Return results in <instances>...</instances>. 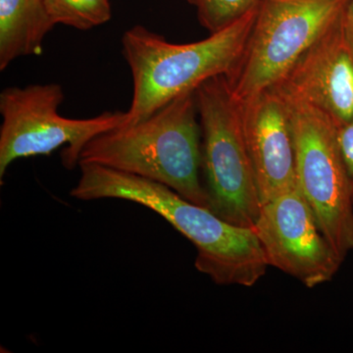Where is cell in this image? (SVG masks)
Returning <instances> with one entry per match:
<instances>
[{"label":"cell","instance_id":"cell-1","mask_svg":"<svg viewBox=\"0 0 353 353\" xmlns=\"http://www.w3.org/2000/svg\"><path fill=\"white\" fill-rule=\"evenodd\" d=\"M79 166L71 196L123 199L154 211L194 245L196 268L215 284L252 287L266 274L268 261L252 228L231 224L163 183L99 164Z\"/></svg>","mask_w":353,"mask_h":353},{"label":"cell","instance_id":"cell-2","mask_svg":"<svg viewBox=\"0 0 353 353\" xmlns=\"http://www.w3.org/2000/svg\"><path fill=\"white\" fill-rule=\"evenodd\" d=\"M81 163L99 164L163 183L208 208L196 90L181 94L136 124L95 137L83 148Z\"/></svg>","mask_w":353,"mask_h":353},{"label":"cell","instance_id":"cell-3","mask_svg":"<svg viewBox=\"0 0 353 353\" xmlns=\"http://www.w3.org/2000/svg\"><path fill=\"white\" fill-rule=\"evenodd\" d=\"M259 7L194 43H172L141 25L125 32L122 52L134 83L126 125L146 119L209 79L231 75L245 52Z\"/></svg>","mask_w":353,"mask_h":353},{"label":"cell","instance_id":"cell-4","mask_svg":"<svg viewBox=\"0 0 353 353\" xmlns=\"http://www.w3.org/2000/svg\"><path fill=\"white\" fill-rule=\"evenodd\" d=\"M196 97L208 208L231 224L252 228L262 204L243 136L240 102L234 99L226 75L201 83Z\"/></svg>","mask_w":353,"mask_h":353},{"label":"cell","instance_id":"cell-5","mask_svg":"<svg viewBox=\"0 0 353 353\" xmlns=\"http://www.w3.org/2000/svg\"><path fill=\"white\" fill-rule=\"evenodd\" d=\"M350 0H262L243 57L226 76L234 99L276 87L339 20Z\"/></svg>","mask_w":353,"mask_h":353},{"label":"cell","instance_id":"cell-6","mask_svg":"<svg viewBox=\"0 0 353 353\" xmlns=\"http://www.w3.org/2000/svg\"><path fill=\"white\" fill-rule=\"evenodd\" d=\"M64 101L59 83L10 87L0 94V180L7 169L21 158L50 155L61 146L67 169L79 165L83 148L103 132L127 123V112L106 111L88 119L60 115Z\"/></svg>","mask_w":353,"mask_h":353},{"label":"cell","instance_id":"cell-7","mask_svg":"<svg viewBox=\"0 0 353 353\" xmlns=\"http://www.w3.org/2000/svg\"><path fill=\"white\" fill-rule=\"evenodd\" d=\"M284 97L292 112L297 187L322 233L345 259L353 250V199L336 127L307 104Z\"/></svg>","mask_w":353,"mask_h":353},{"label":"cell","instance_id":"cell-8","mask_svg":"<svg viewBox=\"0 0 353 353\" xmlns=\"http://www.w3.org/2000/svg\"><path fill=\"white\" fill-rule=\"evenodd\" d=\"M252 230L269 266L296 278L305 287L329 282L343 263L299 187L262 204Z\"/></svg>","mask_w":353,"mask_h":353},{"label":"cell","instance_id":"cell-9","mask_svg":"<svg viewBox=\"0 0 353 353\" xmlns=\"http://www.w3.org/2000/svg\"><path fill=\"white\" fill-rule=\"evenodd\" d=\"M274 88L336 128L353 122V30L345 12Z\"/></svg>","mask_w":353,"mask_h":353},{"label":"cell","instance_id":"cell-10","mask_svg":"<svg viewBox=\"0 0 353 353\" xmlns=\"http://www.w3.org/2000/svg\"><path fill=\"white\" fill-rule=\"evenodd\" d=\"M240 105L245 145L264 204L297 187L292 112L277 88Z\"/></svg>","mask_w":353,"mask_h":353},{"label":"cell","instance_id":"cell-11","mask_svg":"<svg viewBox=\"0 0 353 353\" xmlns=\"http://www.w3.org/2000/svg\"><path fill=\"white\" fill-rule=\"evenodd\" d=\"M53 27L43 0H0V70L18 58L41 55Z\"/></svg>","mask_w":353,"mask_h":353},{"label":"cell","instance_id":"cell-12","mask_svg":"<svg viewBox=\"0 0 353 353\" xmlns=\"http://www.w3.org/2000/svg\"><path fill=\"white\" fill-rule=\"evenodd\" d=\"M53 24L87 31L111 19L109 0H43Z\"/></svg>","mask_w":353,"mask_h":353},{"label":"cell","instance_id":"cell-13","mask_svg":"<svg viewBox=\"0 0 353 353\" xmlns=\"http://www.w3.org/2000/svg\"><path fill=\"white\" fill-rule=\"evenodd\" d=\"M262 0H196L197 17L210 34L225 29L257 8Z\"/></svg>","mask_w":353,"mask_h":353},{"label":"cell","instance_id":"cell-14","mask_svg":"<svg viewBox=\"0 0 353 353\" xmlns=\"http://www.w3.org/2000/svg\"><path fill=\"white\" fill-rule=\"evenodd\" d=\"M339 150L350 182L353 199V122L336 128Z\"/></svg>","mask_w":353,"mask_h":353},{"label":"cell","instance_id":"cell-15","mask_svg":"<svg viewBox=\"0 0 353 353\" xmlns=\"http://www.w3.org/2000/svg\"><path fill=\"white\" fill-rule=\"evenodd\" d=\"M345 14L348 24H350V27H352V29L353 30V0H350V2H348L347 8H345Z\"/></svg>","mask_w":353,"mask_h":353},{"label":"cell","instance_id":"cell-16","mask_svg":"<svg viewBox=\"0 0 353 353\" xmlns=\"http://www.w3.org/2000/svg\"><path fill=\"white\" fill-rule=\"evenodd\" d=\"M189 1L190 2V3H196V0H189Z\"/></svg>","mask_w":353,"mask_h":353}]
</instances>
